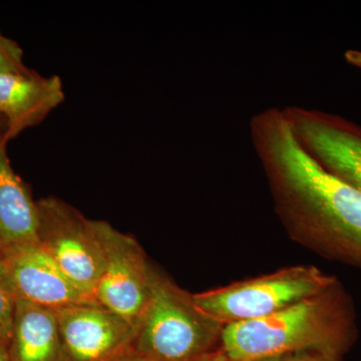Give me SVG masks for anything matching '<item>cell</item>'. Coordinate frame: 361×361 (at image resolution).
I'll return each mask as SVG.
<instances>
[{"label":"cell","instance_id":"6da1fadb","mask_svg":"<svg viewBox=\"0 0 361 361\" xmlns=\"http://www.w3.org/2000/svg\"><path fill=\"white\" fill-rule=\"evenodd\" d=\"M252 144L289 233L325 257L361 270V193L302 148L283 109L250 121Z\"/></svg>","mask_w":361,"mask_h":361},{"label":"cell","instance_id":"7a4b0ae2","mask_svg":"<svg viewBox=\"0 0 361 361\" xmlns=\"http://www.w3.org/2000/svg\"><path fill=\"white\" fill-rule=\"evenodd\" d=\"M356 329L353 301L337 281L273 314L223 327L220 353L230 361H275L307 353L341 358L355 342Z\"/></svg>","mask_w":361,"mask_h":361},{"label":"cell","instance_id":"3957f363","mask_svg":"<svg viewBox=\"0 0 361 361\" xmlns=\"http://www.w3.org/2000/svg\"><path fill=\"white\" fill-rule=\"evenodd\" d=\"M222 329L195 306L192 294L154 270L151 295L137 323L134 355L148 361H199L212 355Z\"/></svg>","mask_w":361,"mask_h":361},{"label":"cell","instance_id":"277c9868","mask_svg":"<svg viewBox=\"0 0 361 361\" xmlns=\"http://www.w3.org/2000/svg\"><path fill=\"white\" fill-rule=\"evenodd\" d=\"M338 280L314 266H294L192 294L195 306L221 326L251 322L327 290Z\"/></svg>","mask_w":361,"mask_h":361},{"label":"cell","instance_id":"5b68a950","mask_svg":"<svg viewBox=\"0 0 361 361\" xmlns=\"http://www.w3.org/2000/svg\"><path fill=\"white\" fill-rule=\"evenodd\" d=\"M37 204L39 245L66 276L94 300L104 260L92 219L56 197L40 199Z\"/></svg>","mask_w":361,"mask_h":361},{"label":"cell","instance_id":"8992f818","mask_svg":"<svg viewBox=\"0 0 361 361\" xmlns=\"http://www.w3.org/2000/svg\"><path fill=\"white\" fill-rule=\"evenodd\" d=\"M92 224L104 260L94 300L137 324L151 295L154 269L134 237L106 221L92 220Z\"/></svg>","mask_w":361,"mask_h":361},{"label":"cell","instance_id":"52a82bcc","mask_svg":"<svg viewBox=\"0 0 361 361\" xmlns=\"http://www.w3.org/2000/svg\"><path fill=\"white\" fill-rule=\"evenodd\" d=\"M283 111L306 153L361 193V126L314 109L291 106Z\"/></svg>","mask_w":361,"mask_h":361},{"label":"cell","instance_id":"ba28073f","mask_svg":"<svg viewBox=\"0 0 361 361\" xmlns=\"http://www.w3.org/2000/svg\"><path fill=\"white\" fill-rule=\"evenodd\" d=\"M54 311L66 361H127L134 357L135 323L97 303Z\"/></svg>","mask_w":361,"mask_h":361},{"label":"cell","instance_id":"9c48e42d","mask_svg":"<svg viewBox=\"0 0 361 361\" xmlns=\"http://www.w3.org/2000/svg\"><path fill=\"white\" fill-rule=\"evenodd\" d=\"M18 298L52 310L97 303L66 276L39 244L1 256Z\"/></svg>","mask_w":361,"mask_h":361},{"label":"cell","instance_id":"30bf717a","mask_svg":"<svg viewBox=\"0 0 361 361\" xmlns=\"http://www.w3.org/2000/svg\"><path fill=\"white\" fill-rule=\"evenodd\" d=\"M63 80L28 70L0 73V118L6 123L4 142L44 122L65 102Z\"/></svg>","mask_w":361,"mask_h":361},{"label":"cell","instance_id":"8fae6325","mask_svg":"<svg viewBox=\"0 0 361 361\" xmlns=\"http://www.w3.org/2000/svg\"><path fill=\"white\" fill-rule=\"evenodd\" d=\"M0 141V256L39 244V211L30 189L16 174Z\"/></svg>","mask_w":361,"mask_h":361},{"label":"cell","instance_id":"7c38bea8","mask_svg":"<svg viewBox=\"0 0 361 361\" xmlns=\"http://www.w3.org/2000/svg\"><path fill=\"white\" fill-rule=\"evenodd\" d=\"M11 361H66L56 311L18 298Z\"/></svg>","mask_w":361,"mask_h":361},{"label":"cell","instance_id":"4fadbf2b","mask_svg":"<svg viewBox=\"0 0 361 361\" xmlns=\"http://www.w3.org/2000/svg\"><path fill=\"white\" fill-rule=\"evenodd\" d=\"M18 296L9 277L6 262L0 256V343H9L13 334Z\"/></svg>","mask_w":361,"mask_h":361},{"label":"cell","instance_id":"5bb4252c","mask_svg":"<svg viewBox=\"0 0 361 361\" xmlns=\"http://www.w3.org/2000/svg\"><path fill=\"white\" fill-rule=\"evenodd\" d=\"M28 70L20 45L0 32V73H23Z\"/></svg>","mask_w":361,"mask_h":361},{"label":"cell","instance_id":"9a60e30c","mask_svg":"<svg viewBox=\"0 0 361 361\" xmlns=\"http://www.w3.org/2000/svg\"><path fill=\"white\" fill-rule=\"evenodd\" d=\"M287 361H339V357L319 355V353H307V355L294 356Z\"/></svg>","mask_w":361,"mask_h":361},{"label":"cell","instance_id":"2e32d148","mask_svg":"<svg viewBox=\"0 0 361 361\" xmlns=\"http://www.w3.org/2000/svg\"><path fill=\"white\" fill-rule=\"evenodd\" d=\"M344 59L349 65L355 66L361 70V51L360 49H348L344 54Z\"/></svg>","mask_w":361,"mask_h":361},{"label":"cell","instance_id":"e0dca14e","mask_svg":"<svg viewBox=\"0 0 361 361\" xmlns=\"http://www.w3.org/2000/svg\"><path fill=\"white\" fill-rule=\"evenodd\" d=\"M0 361H11L9 353H7L6 346L0 343Z\"/></svg>","mask_w":361,"mask_h":361},{"label":"cell","instance_id":"ac0fdd59","mask_svg":"<svg viewBox=\"0 0 361 361\" xmlns=\"http://www.w3.org/2000/svg\"><path fill=\"white\" fill-rule=\"evenodd\" d=\"M206 361H230L228 360L227 358L224 357V355L220 353H212L208 358H207Z\"/></svg>","mask_w":361,"mask_h":361},{"label":"cell","instance_id":"d6986e66","mask_svg":"<svg viewBox=\"0 0 361 361\" xmlns=\"http://www.w3.org/2000/svg\"><path fill=\"white\" fill-rule=\"evenodd\" d=\"M4 134H6V123H4V118H0V141L4 140Z\"/></svg>","mask_w":361,"mask_h":361},{"label":"cell","instance_id":"ffe728a7","mask_svg":"<svg viewBox=\"0 0 361 361\" xmlns=\"http://www.w3.org/2000/svg\"><path fill=\"white\" fill-rule=\"evenodd\" d=\"M127 361H148L146 360H142L141 357H137V356H134V357L130 358L129 360Z\"/></svg>","mask_w":361,"mask_h":361},{"label":"cell","instance_id":"44dd1931","mask_svg":"<svg viewBox=\"0 0 361 361\" xmlns=\"http://www.w3.org/2000/svg\"><path fill=\"white\" fill-rule=\"evenodd\" d=\"M210 355H208V356H207V357L203 358V360H199V361H206V360H207V358H208V357H209V356H210Z\"/></svg>","mask_w":361,"mask_h":361}]
</instances>
